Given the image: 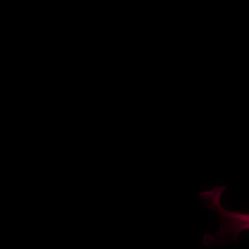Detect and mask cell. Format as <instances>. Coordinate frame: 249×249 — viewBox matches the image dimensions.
<instances>
[{"label":"cell","mask_w":249,"mask_h":249,"mask_svg":"<svg viewBox=\"0 0 249 249\" xmlns=\"http://www.w3.org/2000/svg\"><path fill=\"white\" fill-rule=\"evenodd\" d=\"M225 186L214 187L212 190L201 192V200L208 209L213 211L220 219V229L214 235H205V246L224 245L231 241H237L241 232L249 230V214L229 211L222 206L221 197Z\"/></svg>","instance_id":"obj_1"}]
</instances>
